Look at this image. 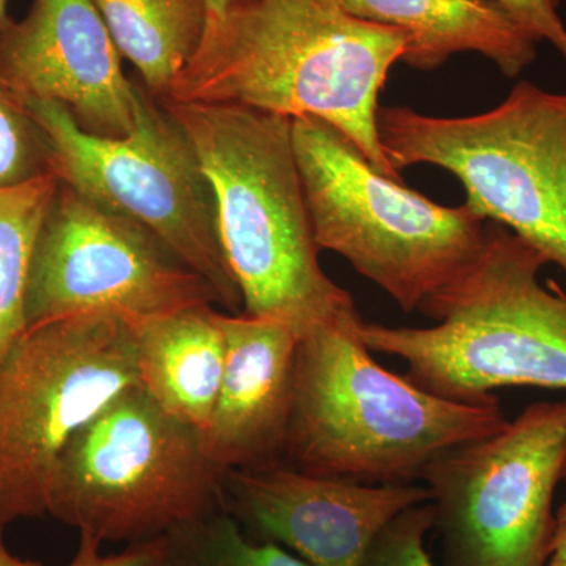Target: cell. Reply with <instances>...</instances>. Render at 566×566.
I'll list each match as a JSON object with an SVG mask.
<instances>
[{
  "instance_id": "1",
  "label": "cell",
  "mask_w": 566,
  "mask_h": 566,
  "mask_svg": "<svg viewBox=\"0 0 566 566\" xmlns=\"http://www.w3.org/2000/svg\"><path fill=\"white\" fill-rule=\"evenodd\" d=\"M408 44L400 29L360 20L338 0H240L208 20L199 51L166 98L319 118L375 169L403 181L387 159L376 115Z\"/></svg>"
},
{
  "instance_id": "2",
  "label": "cell",
  "mask_w": 566,
  "mask_h": 566,
  "mask_svg": "<svg viewBox=\"0 0 566 566\" xmlns=\"http://www.w3.org/2000/svg\"><path fill=\"white\" fill-rule=\"evenodd\" d=\"M158 102L191 140L210 181L243 314L279 319L300 338L354 311L353 297L319 264L293 118L240 104Z\"/></svg>"
},
{
  "instance_id": "3",
  "label": "cell",
  "mask_w": 566,
  "mask_h": 566,
  "mask_svg": "<svg viewBox=\"0 0 566 566\" xmlns=\"http://www.w3.org/2000/svg\"><path fill=\"white\" fill-rule=\"evenodd\" d=\"M360 319L354 308L297 338L283 463L364 485H409L436 458L509 422L499 400H446L382 368L357 335Z\"/></svg>"
},
{
  "instance_id": "4",
  "label": "cell",
  "mask_w": 566,
  "mask_h": 566,
  "mask_svg": "<svg viewBox=\"0 0 566 566\" xmlns=\"http://www.w3.org/2000/svg\"><path fill=\"white\" fill-rule=\"evenodd\" d=\"M545 264L493 222L475 262L420 305L434 326L360 319L357 335L371 353L405 360L412 385L458 403L497 401L502 387L566 390V294L542 285Z\"/></svg>"
},
{
  "instance_id": "5",
  "label": "cell",
  "mask_w": 566,
  "mask_h": 566,
  "mask_svg": "<svg viewBox=\"0 0 566 566\" xmlns=\"http://www.w3.org/2000/svg\"><path fill=\"white\" fill-rule=\"evenodd\" d=\"M293 147L318 248L344 256L406 314L475 262L486 221L379 172L329 123L293 118Z\"/></svg>"
},
{
  "instance_id": "6",
  "label": "cell",
  "mask_w": 566,
  "mask_h": 566,
  "mask_svg": "<svg viewBox=\"0 0 566 566\" xmlns=\"http://www.w3.org/2000/svg\"><path fill=\"white\" fill-rule=\"evenodd\" d=\"M223 479L202 433L137 382L63 450L48 515L102 542L133 545L226 510Z\"/></svg>"
},
{
  "instance_id": "7",
  "label": "cell",
  "mask_w": 566,
  "mask_h": 566,
  "mask_svg": "<svg viewBox=\"0 0 566 566\" xmlns=\"http://www.w3.org/2000/svg\"><path fill=\"white\" fill-rule=\"evenodd\" d=\"M376 126L398 174L416 164L449 170L469 210L526 241L566 281V93L523 81L485 114L441 118L379 106Z\"/></svg>"
},
{
  "instance_id": "8",
  "label": "cell",
  "mask_w": 566,
  "mask_h": 566,
  "mask_svg": "<svg viewBox=\"0 0 566 566\" xmlns=\"http://www.w3.org/2000/svg\"><path fill=\"white\" fill-rule=\"evenodd\" d=\"M139 381L133 326L84 314L31 327L0 364V542L48 515L52 475L74 434Z\"/></svg>"
},
{
  "instance_id": "9",
  "label": "cell",
  "mask_w": 566,
  "mask_h": 566,
  "mask_svg": "<svg viewBox=\"0 0 566 566\" xmlns=\"http://www.w3.org/2000/svg\"><path fill=\"white\" fill-rule=\"evenodd\" d=\"M50 140V170L62 185L151 230L210 283L229 314L243 296L219 238L214 192L191 140L148 95L137 128L120 139L93 136L62 104L24 99Z\"/></svg>"
},
{
  "instance_id": "10",
  "label": "cell",
  "mask_w": 566,
  "mask_h": 566,
  "mask_svg": "<svg viewBox=\"0 0 566 566\" xmlns=\"http://www.w3.org/2000/svg\"><path fill=\"white\" fill-rule=\"evenodd\" d=\"M566 468V400L536 401L428 464L444 566H546Z\"/></svg>"
},
{
  "instance_id": "11",
  "label": "cell",
  "mask_w": 566,
  "mask_h": 566,
  "mask_svg": "<svg viewBox=\"0 0 566 566\" xmlns=\"http://www.w3.org/2000/svg\"><path fill=\"white\" fill-rule=\"evenodd\" d=\"M214 304L210 283L151 230L59 185L33 252L28 329L74 315L112 314L133 323Z\"/></svg>"
},
{
  "instance_id": "12",
  "label": "cell",
  "mask_w": 566,
  "mask_h": 566,
  "mask_svg": "<svg viewBox=\"0 0 566 566\" xmlns=\"http://www.w3.org/2000/svg\"><path fill=\"white\" fill-rule=\"evenodd\" d=\"M0 77L22 99L62 104L85 133L111 139L134 133L150 95L123 73L92 0H33L0 31Z\"/></svg>"
},
{
  "instance_id": "13",
  "label": "cell",
  "mask_w": 566,
  "mask_h": 566,
  "mask_svg": "<svg viewBox=\"0 0 566 566\" xmlns=\"http://www.w3.org/2000/svg\"><path fill=\"white\" fill-rule=\"evenodd\" d=\"M431 502L424 485H364L275 463L234 469L223 509L255 535L308 566H363L376 535L398 513Z\"/></svg>"
},
{
  "instance_id": "14",
  "label": "cell",
  "mask_w": 566,
  "mask_h": 566,
  "mask_svg": "<svg viewBox=\"0 0 566 566\" xmlns=\"http://www.w3.org/2000/svg\"><path fill=\"white\" fill-rule=\"evenodd\" d=\"M226 367L205 452L223 474L283 463L293 406L297 335L266 316L222 314Z\"/></svg>"
},
{
  "instance_id": "15",
  "label": "cell",
  "mask_w": 566,
  "mask_h": 566,
  "mask_svg": "<svg viewBox=\"0 0 566 566\" xmlns=\"http://www.w3.org/2000/svg\"><path fill=\"white\" fill-rule=\"evenodd\" d=\"M360 20L408 35L403 63L431 71L460 52H476L517 77L536 59V41L513 21L499 0H338Z\"/></svg>"
},
{
  "instance_id": "16",
  "label": "cell",
  "mask_w": 566,
  "mask_h": 566,
  "mask_svg": "<svg viewBox=\"0 0 566 566\" xmlns=\"http://www.w3.org/2000/svg\"><path fill=\"white\" fill-rule=\"evenodd\" d=\"M129 324L140 385L169 415L202 433L226 367L221 312L196 305Z\"/></svg>"
},
{
  "instance_id": "17",
  "label": "cell",
  "mask_w": 566,
  "mask_h": 566,
  "mask_svg": "<svg viewBox=\"0 0 566 566\" xmlns=\"http://www.w3.org/2000/svg\"><path fill=\"white\" fill-rule=\"evenodd\" d=\"M153 98L169 96L207 31L208 0H92Z\"/></svg>"
},
{
  "instance_id": "18",
  "label": "cell",
  "mask_w": 566,
  "mask_h": 566,
  "mask_svg": "<svg viewBox=\"0 0 566 566\" xmlns=\"http://www.w3.org/2000/svg\"><path fill=\"white\" fill-rule=\"evenodd\" d=\"M61 181L44 174L0 188V364L25 333V292L41 227Z\"/></svg>"
},
{
  "instance_id": "19",
  "label": "cell",
  "mask_w": 566,
  "mask_h": 566,
  "mask_svg": "<svg viewBox=\"0 0 566 566\" xmlns=\"http://www.w3.org/2000/svg\"><path fill=\"white\" fill-rule=\"evenodd\" d=\"M169 566H308L274 543L253 542L226 510L167 535Z\"/></svg>"
},
{
  "instance_id": "20",
  "label": "cell",
  "mask_w": 566,
  "mask_h": 566,
  "mask_svg": "<svg viewBox=\"0 0 566 566\" xmlns=\"http://www.w3.org/2000/svg\"><path fill=\"white\" fill-rule=\"evenodd\" d=\"M46 133L24 99L0 77V188L50 174Z\"/></svg>"
},
{
  "instance_id": "21",
  "label": "cell",
  "mask_w": 566,
  "mask_h": 566,
  "mask_svg": "<svg viewBox=\"0 0 566 566\" xmlns=\"http://www.w3.org/2000/svg\"><path fill=\"white\" fill-rule=\"evenodd\" d=\"M431 502L412 505L376 535L363 566H436L424 549V536L433 528Z\"/></svg>"
},
{
  "instance_id": "22",
  "label": "cell",
  "mask_w": 566,
  "mask_h": 566,
  "mask_svg": "<svg viewBox=\"0 0 566 566\" xmlns=\"http://www.w3.org/2000/svg\"><path fill=\"white\" fill-rule=\"evenodd\" d=\"M532 40L546 41L566 61V25L558 14L560 0H499Z\"/></svg>"
},
{
  "instance_id": "23",
  "label": "cell",
  "mask_w": 566,
  "mask_h": 566,
  "mask_svg": "<svg viewBox=\"0 0 566 566\" xmlns=\"http://www.w3.org/2000/svg\"><path fill=\"white\" fill-rule=\"evenodd\" d=\"M102 539L91 534H81L76 556L69 566H169V542L167 536L133 543L118 554L103 556Z\"/></svg>"
},
{
  "instance_id": "24",
  "label": "cell",
  "mask_w": 566,
  "mask_h": 566,
  "mask_svg": "<svg viewBox=\"0 0 566 566\" xmlns=\"http://www.w3.org/2000/svg\"><path fill=\"white\" fill-rule=\"evenodd\" d=\"M546 566H566V502L556 512V526Z\"/></svg>"
},
{
  "instance_id": "25",
  "label": "cell",
  "mask_w": 566,
  "mask_h": 566,
  "mask_svg": "<svg viewBox=\"0 0 566 566\" xmlns=\"http://www.w3.org/2000/svg\"><path fill=\"white\" fill-rule=\"evenodd\" d=\"M0 566H43L39 562L22 560V558L13 556L6 549V546L0 542Z\"/></svg>"
},
{
  "instance_id": "26",
  "label": "cell",
  "mask_w": 566,
  "mask_h": 566,
  "mask_svg": "<svg viewBox=\"0 0 566 566\" xmlns=\"http://www.w3.org/2000/svg\"><path fill=\"white\" fill-rule=\"evenodd\" d=\"M240 2V0H208V7H210V13H208V20L210 18L219 17L233 3Z\"/></svg>"
},
{
  "instance_id": "27",
  "label": "cell",
  "mask_w": 566,
  "mask_h": 566,
  "mask_svg": "<svg viewBox=\"0 0 566 566\" xmlns=\"http://www.w3.org/2000/svg\"><path fill=\"white\" fill-rule=\"evenodd\" d=\"M9 2L10 0H0V31H3L13 21L9 17Z\"/></svg>"
},
{
  "instance_id": "28",
  "label": "cell",
  "mask_w": 566,
  "mask_h": 566,
  "mask_svg": "<svg viewBox=\"0 0 566 566\" xmlns=\"http://www.w3.org/2000/svg\"><path fill=\"white\" fill-rule=\"evenodd\" d=\"M564 482H565V485H566V468H565V472H564Z\"/></svg>"
}]
</instances>
